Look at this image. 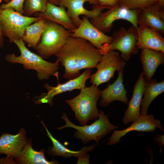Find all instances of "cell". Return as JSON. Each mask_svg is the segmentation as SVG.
<instances>
[{"label": "cell", "mask_w": 164, "mask_h": 164, "mask_svg": "<svg viewBox=\"0 0 164 164\" xmlns=\"http://www.w3.org/2000/svg\"><path fill=\"white\" fill-rule=\"evenodd\" d=\"M4 0L6 3H7L9 2L11 0Z\"/></svg>", "instance_id": "obj_34"}, {"label": "cell", "mask_w": 164, "mask_h": 164, "mask_svg": "<svg viewBox=\"0 0 164 164\" xmlns=\"http://www.w3.org/2000/svg\"><path fill=\"white\" fill-rule=\"evenodd\" d=\"M158 3L161 7H164V0H158Z\"/></svg>", "instance_id": "obj_33"}, {"label": "cell", "mask_w": 164, "mask_h": 164, "mask_svg": "<svg viewBox=\"0 0 164 164\" xmlns=\"http://www.w3.org/2000/svg\"><path fill=\"white\" fill-rule=\"evenodd\" d=\"M29 140L24 128L16 135L2 133L0 137V154L6 155L5 160L11 161L19 156Z\"/></svg>", "instance_id": "obj_14"}, {"label": "cell", "mask_w": 164, "mask_h": 164, "mask_svg": "<svg viewBox=\"0 0 164 164\" xmlns=\"http://www.w3.org/2000/svg\"><path fill=\"white\" fill-rule=\"evenodd\" d=\"M49 2L55 5H59L60 0H48Z\"/></svg>", "instance_id": "obj_32"}, {"label": "cell", "mask_w": 164, "mask_h": 164, "mask_svg": "<svg viewBox=\"0 0 164 164\" xmlns=\"http://www.w3.org/2000/svg\"><path fill=\"white\" fill-rule=\"evenodd\" d=\"M158 2V0H119L118 5L130 9L141 10Z\"/></svg>", "instance_id": "obj_26"}, {"label": "cell", "mask_w": 164, "mask_h": 164, "mask_svg": "<svg viewBox=\"0 0 164 164\" xmlns=\"http://www.w3.org/2000/svg\"><path fill=\"white\" fill-rule=\"evenodd\" d=\"M123 70L118 71V76L115 81L105 89L101 91L100 107H105L113 101H118L128 104L127 91L123 84Z\"/></svg>", "instance_id": "obj_16"}, {"label": "cell", "mask_w": 164, "mask_h": 164, "mask_svg": "<svg viewBox=\"0 0 164 164\" xmlns=\"http://www.w3.org/2000/svg\"><path fill=\"white\" fill-rule=\"evenodd\" d=\"M125 64L120 53L115 50L102 54L95 67L97 71L90 76V83L98 87L109 82L113 78L116 71L123 70Z\"/></svg>", "instance_id": "obj_9"}, {"label": "cell", "mask_w": 164, "mask_h": 164, "mask_svg": "<svg viewBox=\"0 0 164 164\" xmlns=\"http://www.w3.org/2000/svg\"><path fill=\"white\" fill-rule=\"evenodd\" d=\"M154 141L159 145L161 149L160 152L161 151L162 147L164 145V135L157 134L154 137Z\"/></svg>", "instance_id": "obj_30"}, {"label": "cell", "mask_w": 164, "mask_h": 164, "mask_svg": "<svg viewBox=\"0 0 164 164\" xmlns=\"http://www.w3.org/2000/svg\"><path fill=\"white\" fill-rule=\"evenodd\" d=\"M81 20L79 26L69 30L71 36L84 39L99 50L104 44L111 42L112 36L107 35L98 29L91 22L88 18L83 16Z\"/></svg>", "instance_id": "obj_12"}, {"label": "cell", "mask_w": 164, "mask_h": 164, "mask_svg": "<svg viewBox=\"0 0 164 164\" xmlns=\"http://www.w3.org/2000/svg\"><path fill=\"white\" fill-rule=\"evenodd\" d=\"M136 47L164 52V38L160 33L145 26L138 25L137 28Z\"/></svg>", "instance_id": "obj_17"}, {"label": "cell", "mask_w": 164, "mask_h": 164, "mask_svg": "<svg viewBox=\"0 0 164 164\" xmlns=\"http://www.w3.org/2000/svg\"><path fill=\"white\" fill-rule=\"evenodd\" d=\"M140 9H130L118 5L102 12L97 17L90 19L91 22L97 28L105 33L110 32L114 23L120 19L126 20L137 28V18Z\"/></svg>", "instance_id": "obj_8"}, {"label": "cell", "mask_w": 164, "mask_h": 164, "mask_svg": "<svg viewBox=\"0 0 164 164\" xmlns=\"http://www.w3.org/2000/svg\"><path fill=\"white\" fill-rule=\"evenodd\" d=\"M39 17L25 16L12 9L1 10L0 18L1 30L11 43L15 40H22L26 27L41 19Z\"/></svg>", "instance_id": "obj_6"}, {"label": "cell", "mask_w": 164, "mask_h": 164, "mask_svg": "<svg viewBox=\"0 0 164 164\" xmlns=\"http://www.w3.org/2000/svg\"><path fill=\"white\" fill-rule=\"evenodd\" d=\"M13 43L19 49L20 55L17 56L14 53L7 54L5 57L6 60L12 63L22 64L26 70H35L37 77L40 80H48L51 76H54L59 81L60 62L58 59L54 63L46 61L40 55L28 49L22 40H15Z\"/></svg>", "instance_id": "obj_2"}, {"label": "cell", "mask_w": 164, "mask_h": 164, "mask_svg": "<svg viewBox=\"0 0 164 164\" xmlns=\"http://www.w3.org/2000/svg\"><path fill=\"white\" fill-rule=\"evenodd\" d=\"M36 15L41 19L59 24L69 30L77 27L69 17L64 7L57 6L49 2H47L45 12H38Z\"/></svg>", "instance_id": "obj_19"}, {"label": "cell", "mask_w": 164, "mask_h": 164, "mask_svg": "<svg viewBox=\"0 0 164 164\" xmlns=\"http://www.w3.org/2000/svg\"><path fill=\"white\" fill-rule=\"evenodd\" d=\"M71 36V32L62 26L47 21L40 41L36 50L44 59L59 52Z\"/></svg>", "instance_id": "obj_5"}, {"label": "cell", "mask_w": 164, "mask_h": 164, "mask_svg": "<svg viewBox=\"0 0 164 164\" xmlns=\"http://www.w3.org/2000/svg\"><path fill=\"white\" fill-rule=\"evenodd\" d=\"M108 114L106 115L102 110L99 111L98 119L89 125L78 126L72 123L68 119L66 114L63 113L61 118L65 125L57 129L61 130L66 128H70L76 130L74 136L80 140L84 144L91 140L95 141L98 144L99 141L106 135L119 127L111 124L109 121Z\"/></svg>", "instance_id": "obj_4"}, {"label": "cell", "mask_w": 164, "mask_h": 164, "mask_svg": "<svg viewBox=\"0 0 164 164\" xmlns=\"http://www.w3.org/2000/svg\"><path fill=\"white\" fill-rule=\"evenodd\" d=\"M164 91V80L160 82H158L155 79H152L148 81L145 80L141 104L140 114H148L149 108L152 102Z\"/></svg>", "instance_id": "obj_22"}, {"label": "cell", "mask_w": 164, "mask_h": 164, "mask_svg": "<svg viewBox=\"0 0 164 164\" xmlns=\"http://www.w3.org/2000/svg\"><path fill=\"white\" fill-rule=\"evenodd\" d=\"M80 90V94L74 98L65 100L74 113V117L80 125H87L91 120L98 118L99 111L97 103L101 97V90L92 84Z\"/></svg>", "instance_id": "obj_3"}, {"label": "cell", "mask_w": 164, "mask_h": 164, "mask_svg": "<svg viewBox=\"0 0 164 164\" xmlns=\"http://www.w3.org/2000/svg\"><path fill=\"white\" fill-rule=\"evenodd\" d=\"M25 0H11L7 3L1 5V9H12L23 15V6Z\"/></svg>", "instance_id": "obj_27"}, {"label": "cell", "mask_w": 164, "mask_h": 164, "mask_svg": "<svg viewBox=\"0 0 164 164\" xmlns=\"http://www.w3.org/2000/svg\"><path fill=\"white\" fill-rule=\"evenodd\" d=\"M138 24L147 26L164 34L163 7L158 2L149 7L140 10L137 18Z\"/></svg>", "instance_id": "obj_15"}, {"label": "cell", "mask_w": 164, "mask_h": 164, "mask_svg": "<svg viewBox=\"0 0 164 164\" xmlns=\"http://www.w3.org/2000/svg\"><path fill=\"white\" fill-rule=\"evenodd\" d=\"M157 128L162 131H164L159 120L155 119L152 114H141L129 127L121 130H114L113 134L109 138L107 144L111 145L119 142L122 137L131 131L154 132Z\"/></svg>", "instance_id": "obj_13"}, {"label": "cell", "mask_w": 164, "mask_h": 164, "mask_svg": "<svg viewBox=\"0 0 164 164\" xmlns=\"http://www.w3.org/2000/svg\"><path fill=\"white\" fill-rule=\"evenodd\" d=\"M1 9L0 6V18ZM4 46V40L3 38V36L2 33L0 26V48Z\"/></svg>", "instance_id": "obj_31"}, {"label": "cell", "mask_w": 164, "mask_h": 164, "mask_svg": "<svg viewBox=\"0 0 164 164\" xmlns=\"http://www.w3.org/2000/svg\"><path fill=\"white\" fill-rule=\"evenodd\" d=\"M41 123L44 127L47 133V135L51 140L53 146L50 147L47 151L49 155L53 156H61L65 158L72 156L78 158L82 155L88 153L93 150L97 144H93L86 146L82 147L80 150H71L67 148L55 138L49 132L42 121Z\"/></svg>", "instance_id": "obj_21"}, {"label": "cell", "mask_w": 164, "mask_h": 164, "mask_svg": "<svg viewBox=\"0 0 164 164\" xmlns=\"http://www.w3.org/2000/svg\"><path fill=\"white\" fill-rule=\"evenodd\" d=\"M102 55L87 41L70 36L56 56L64 68L63 77L69 80L79 76L82 69L95 67Z\"/></svg>", "instance_id": "obj_1"}, {"label": "cell", "mask_w": 164, "mask_h": 164, "mask_svg": "<svg viewBox=\"0 0 164 164\" xmlns=\"http://www.w3.org/2000/svg\"><path fill=\"white\" fill-rule=\"evenodd\" d=\"M32 140L29 139L19 156L15 159L17 163L21 164H55L59 163L54 159L49 161L46 159L43 149L39 151L34 150L32 147Z\"/></svg>", "instance_id": "obj_23"}, {"label": "cell", "mask_w": 164, "mask_h": 164, "mask_svg": "<svg viewBox=\"0 0 164 164\" xmlns=\"http://www.w3.org/2000/svg\"><path fill=\"white\" fill-rule=\"evenodd\" d=\"M145 82L142 72L134 85L132 97L128 102V107L124 113L122 121L125 125L134 121L141 114L140 106Z\"/></svg>", "instance_id": "obj_18"}, {"label": "cell", "mask_w": 164, "mask_h": 164, "mask_svg": "<svg viewBox=\"0 0 164 164\" xmlns=\"http://www.w3.org/2000/svg\"><path fill=\"white\" fill-rule=\"evenodd\" d=\"M48 0H25L23 6L24 15L30 16L34 13H43L46 10Z\"/></svg>", "instance_id": "obj_25"}, {"label": "cell", "mask_w": 164, "mask_h": 164, "mask_svg": "<svg viewBox=\"0 0 164 164\" xmlns=\"http://www.w3.org/2000/svg\"><path fill=\"white\" fill-rule=\"evenodd\" d=\"M90 155L88 153L83 154L77 158V164H89Z\"/></svg>", "instance_id": "obj_29"}, {"label": "cell", "mask_w": 164, "mask_h": 164, "mask_svg": "<svg viewBox=\"0 0 164 164\" xmlns=\"http://www.w3.org/2000/svg\"><path fill=\"white\" fill-rule=\"evenodd\" d=\"M100 5L109 8L113 7L118 5L119 0H95Z\"/></svg>", "instance_id": "obj_28"}, {"label": "cell", "mask_w": 164, "mask_h": 164, "mask_svg": "<svg viewBox=\"0 0 164 164\" xmlns=\"http://www.w3.org/2000/svg\"><path fill=\"white\" fill-rule=\"evenodd\" d=\"M140 59L145 81L152 79L159 66L164 63V52L148 49L141 50Z\"/></svg>", "instance_id": "obj_20"}, {"label": "cell", "mask_w": 164, "mask_h": 164, "mask_svg": "<svg viewBox=\"0 0 164 164\" xmlns=\"http://www.w3.org/2000/svg\"><path fill=\"white\" fill-rule=\"evenodd\" d=\"M46 21L41 19L28 26L22 38L28 46L36 49L45 29Z\"/></svg>", "instance_id": "obj_24"}, {"label": "cell", "mask_w": 164, "mask_h": 164, "mask_svg": "<svg viewBox=\"0 0 164 164\" xmlns=\"http://www.w3.org/2000/svg\"><path fill=\"white\" fill-rule=\"evenodd\" d=\"M112 36L111 42L104 44L100 50L102 55L110 51L118 50L121 53V58L125 61H128L132 54L135 55L138 52L139 49L136 47V27L132 25L126 29L121 27L114 31Z\"/></svg>", "instance_id": "obj_7"}, {"label": "cell", "mask_w": 164, "mask_h": 164, "mask_svg": "<svg viewBox=\"0 0 164 164\" xmlns=\"http://www.w3.org/2000/svg\"><path fill=\"white\" fill-rule=\"evenodd\" d=\"M91 75V69H86L79 76L69 80L65 83L60 84L58 81V84L55 86H52L48 83H46L44 85V87L46 89L47 92L42 94L35 98L33 101L36 104L47 103L52 106L53 99L55 96L74 90H81L86 87V82L90 78Z\"/></svg>", "instance_id": "obj_11"}, {"label": "cell", "mask_w": 164, "mask_h": 164, "mask_svg": "<svg viewBox=\"0 0 164 164\" xmlns=\"http://www.w3.org/2000/svg\"><path fill=\"white\" fill-rule=\"evenodd\" d=\"M59 5L67 9L68 15L77 27L82 21L80 15L93 19L103 10L110 9L99 5L95 0H60Z\"/></svg>", "instance_id": "obj_10"}]
</instances>
